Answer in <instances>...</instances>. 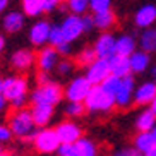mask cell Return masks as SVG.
Masks as SVG:
<instances>
[{"label":"cell","instance_id":"44dd1931","mask_svg":"<svg viewBox=\"0 0 156 156\" xmlns=\"http://www.w3.org/2000/svg\"><path fill=\"white\" fill-rule=\"evenodd\" d=\"M154 125H156V115L153 113L151 108L142 110L136 117V129H137L139 132H151Z\"/></svg>","mask_w":156,"mask_h":156},{"label":"cell","instance_id":"8992f818","mask_svg":"<svg viewBox=\"0 0 156 156\" xmlns=\"http://www.w3.org/2000/svg\"><path fill=\"white\" fill-rule=\"evenodd\" d=\"M93 84L86 79V76H77L74 77L67 87L64 91V96L67 98L69 101H79V103H84V100L87 98L89 91H91Z\"/></svg>","mask_w":156,"mask_h":156},{"label":"cell","instance_id":"d4e9b609","mask_svg":"<svg viewBox=\"0 0 156 156\" xmlns=\"http://www.w3.org/2000/svg\"><path fill=\"white\" fill-rule=\"evenodd\" d=\"M134 147L137 149L139 153H147L151 147H154V141H153L151 132H139L136 137H134Z\"/></svg>","mask_w":156,"mask_h":156},{"label":"cell","instance_id":"f907efd6","mask_svg":"<svg viewBox=\"0 0 156 156\" xmlns=\"http://www.w3.org/2000/svg\"><path fill=\"white\" fill-rule=\"evenodd\" d=\"M2 86H4V79L0 77V93H2Z\"/></svg>","mask_w":156,"mask_h":156},{"label":"cell","instance_id":"3957f363","mask_svg":"<svg viewBox=\"0 0 156 156\" xmlns=\"http://www.w3.org/2000/svg\"><path fill=\"white\" fill-rule=\"evenodd\" d=\"M84 106L91 113H110L115 108V98L110 96L101 86H93L84 100Z\"/></svg>","mask_w":156,"mask_h":156},{"label":"cell","instance_id":"9a60e30c","mask_svg":"<svg viewBox=\"0 0 156 156\" xmlns=\"http://www.w3.org/2000/svg\"><path fill=\"white\" fill-rule=\"evenodd\" d=\"M10 64H12V67H14L16 70L24 72V70H29L33 65L36 64V55H34L31 50L23 48V50H17V51L12 53V57H10Z\"/></svg>","mask_w":156,"mask_h":156},{"label":"cell","instance_id":"8d00e7d4","mask_svg":"<svg viewBox=\"0 0 156 156\" xmlns=\"http://www.w3.org/2000/svg\"><path fill=\"white\" fill-rule=\"evenodd\" d=\"M112 156H142V153H139L136 147H125V149L115 151Z\"/></svg>","mask_w":156,"mask_h":156},{"label":"cell","instance_id":"4fadbf2b","mask_svg":"<svg viewBox=\"0 0 156 156\" xmlns=\"http://www.w3.org/2000/svg\"><path fill=\"white\" fill-rule=\"evenodd\" d=\"M134 23L139 29H147L153 28V24L156 23V5L154 4H144L139 7V10L134 16Z\"/></svg>","mask_w":156,"mask_h":156},{"label":"cell","instance_id":"d6a6232c","mask_svg":"<svg viewBox=\"0 0 156 156\" xmlns=\"http://www.w3.org/2000/svg\"><path fill=\"white\" fill-rule=\"evenodd\" d=\"M110 9H112V0H89V10H93L94 14Z\"/></svg>","mask_w":156,"mask_h":156},{"label":"cell","instance_id":"8fae6325","mask_svg":"<svg viewBox=\"0 0 156 156\" xmlns=\"http://www.w3.org/2000/svg\"><path fill=\"white\" fill-rule=\"evenodd\" d=\"M58 51L53 46H43L41 50L36 53V65L40 72H51L53 69H57L58 64Z\"/></svg>","mask_w":156,"mask_h":156},{"label":"cell","instance_id":"816d5d0a","mask_svg":"<svg viewBox=\"0 0 156 156\" xmlns=\"http://www.w3.org/2000/svg\"><path fill=\"white\" fill-rule=\"evenodd\" d=\"M58 2H69V0H58Z\"/></svg>","mask_w":156,"mask_h":156},{"label":"cell","instance_id":"30bf717a","mask_svg":"<svg viewBox=\"0 0 156 156\" xmlns=\"http://www.w3.org/2000/svg\"><path fill=\"white\" fill-rule=\"evenodd\" d=\"M57 136H58L60 142L62 144H76L79 139L83 137V130L76 122L72 120H65V122H60L55 127Z\"/></svg>","mask_w":156,"mask_h":156},{"label":"cell","instance_id":"f6af8a7d","mask_svg":"<svg viewBox=\"0 0 156 156\" xmlns=\"http://www.w3.org/2000/svg\"><path fill=\"white\" fill-rule=\"evenodd\" d=\"M142 156H156V146H154V147H151L149 151H147V153H144Z\"/></svg>","mask_w":156,"mask_h":156},{"label":"cell","instance_id":"4316f807","mask_svg":"<svg viewBox=\"0 0 156 156\" xmlns=\"http://www.w3.org/2000/svg\"><path fill=\"white\" fill-rule=\"evenodd\" d=\"M23 10L24 16L36 17L43 12V0H23Z\"/></svg>","mask_w":156,"mask_h":156},{"label":"cell","instance_id":"c3c4849f","mask_svg":"<svg viewBox=\"0 0 156 156\" xmlns=\"http://www.w3.org/2000/svg\"><path fill=\"white\" fill-rule=\"evenodd\" d=\"M149 108H151V110H153V113L156 115V98H154V100L151 101V106H149Z\"/></svg>","mask_w":156,"mask_h":156},{"label":"cell","instance_id":"cb8c5ba5","mask_svg":"<svg viewBox=\"0 0 156 156\" xmlns=\"http://www.w3.org/2000/svg\"><path fill=\"white\" fill-rule=\"evenodd\" d=\"M4 28L7 33H17L24 28V14L21 12H9L4 17Z\"/></svg>","mask_w":156,"mask_h":156},{"label":"cell","instance_id":"ac0fdd59","mask_svg":"<svg viewBox=\"0 0 156 156\" xmlns=\"http://www.w3.org/2000/svg\"><path fill=\"white\" fill-rule=\"evenodd\" d=\"M53 112H55V108L51 105H33L31 115L36 127H46L50 124V120L53 119Z\"/></svg>","mask_w":156,"mask_h":156},{"label":"cell","instance_id":"5b68a950","mask_svg":"<svg viewBox=\"0 0 156 156\" xmlns=\"http://www.w3.org/2000/svg\"><path fill=\"white\" fill-rule=\"evenodd\" d=\"M60 139L57 136V130L55 129H40L36 130L34 137H33V146L38 153L41 154H51V153H57L60 147Z\"/></svg>","mask_w":156,"mask_h":156},{"label":"cell","instance_id":"6da1fadb","mask_svg":"<svg viewBox=\"0 0 156 156\" xmlns=\"http://www.w3.org/2000/svg\"><path fill=\"white\" fill-rule=\"evenodd\" d=\"M9 129L12 136L19 139H29L34 137L36 134V124L33 120L31 110L26 108H16L12 113L9 115Z\"/></svg>","mask_w":156,"mask_h":156},{"label":"cell","instance_id":"e0dca14e","mask_svg":"<svg viewBox=\"0 0 156 156\" xmlns=\"http://www.w3.org/2000/svg\"><path fill=\"white\" fill-rule=\"evenodd\" d=\"M108 64H110V74L117 76V77H127L132 74L130 70V62H129V57H122V55H112L108 58Z\"/></svg>","mask_w":156,"mask_h":156},{"label":"cell","instance_id":"f546056e","mask_svg":"<svg viewBox=\"0 0 156 156\" xmlns=\"http://www.w3.org/2000/svg\"><path fill=\"white\" fill-rule=\"evenodd\" d=\"M84 112H86V106H84V103H79V101H69V103L65 105V113L69 115L70 119L81 117Z\"/></svg>","mask_w":156,"mask_h":156},{"label":"cell","instance_id":"681fc988","mask_svg":"<svg viewBox=\"0 0 156 156\" xmlns=\"http://www.w3.org/2000/svg\"><path fill=\"white\" fill-rule=\"evenodd\" d=\"M151 136H153V141H154V146H156V125L153 127V130H151Z\"/></svg>","mask_w":156,"mask_h":156},{"label":"cell","instance_id":"7dc6e473","mask_svg":"<svg viewBox=\"0 0 156 156\" xmlns=\"http://www.w3.org/2000/svg\"><path fill=\"white\" fill-rule=\"evenodd\" d=\"M0 156H14L12 151H7V149H0Z\"/></svg>","mask_w":156,"mask_h":156},{"label":"cell","instance_id":"52a82bcc","mask_svg":"<svg viewBox=\"0 0 156 156\" xmlns=\"http://www.w3.org/2000/svg\"><path fill=\"white\" fill-rule=\"evenodd\" d=\"M136 79L134 76H127L122 77V84H120L119 91L115 94V106L119 108H129L134 103V91H136Z\"/></svg>","mask_w":156,"mask_h":156},{"label":"cell","instance_id":"b9f144b4","mask_svg":"<svg viewBox=\"0 0 156 156\" xmlns=\"http://www.w3.org/2000/svg\"><path fill=\"white\" fill-rule=\"evenodd\" d=\"M50 83V76H48V72H40L38 74V84H46Z\"/></svg>","mask_w":156,"mask_h":156},{"label":"cell","instance_id":"5bb4252c","mask_svg":"<svg viewBox=\"0 0 156 156\" xmlns=\"http://www.w3.org/2000/svg\"><path fill=\"white\" fill-rule=\"evenodd\" d=\"M156 98V83L154 81H146L139 84L134 91V103L139 106L151 105V101Z\"/></svg>","mask_w":156,"mask_h":156},{"label":"cell","instance_id":"ee69618b","mask_svg":"<svg viewBox=\"0 0 156 156\" xmlns=\"http://www.w3.org/2000/svg\"><path fill=\"white\" fill-rule=\"evenodd\" d=\"M9 2H10V0H0V14H2V12H4L5 9H7Z\"/></svg>","mask_w":156,"mask_h":156},{"label":"cell","instance_id":"ffe728a7","mask_svg":"<svg viewBox=\"0 0 156 156\" xmlns=\"http://www.w3.org/2000/svg\"><path fill=\"white\" fill-rule=\"evenodd\" d=\"M136 51V40L132 34H122L115 41V53L122 57H130Z\"/></svg>","mask_w":156,"mask_h":156},{"label":"cell","instance_id":"484cf974","mask_svg":"<svg viewBox=\"0 0 156 156\" xmlns=\"http://www.w3.org/2000/svg\"><path fill=\"white\" fill-rule=\"evenodd\" d=\"M76 146H77L79 156H98L96 144L93 141H89V139H86V137H81L76 142Z\"/></svg>","mask_w":156,"mask_h":156},{"label":"cell","instance_id":"277c9868","mask_svg":"<svg viewBox=\"0 0 156 156\" xmlns=\"http://www.w3.org/2000/svg\"><path fill=\"white\" fill-rule=\"evenodd\" d=\"M64 96L62 87L57 83H46V84H38V87L33 91L31 94V101L33 105H51L55 106L57 103H60Z\"/></svg>","mask_w":156,"mask_h":156},{"label":"cell","instance_id":"7402d4cb","mask_svg":"<svg viewBox=\"0 0 156 156\" xmlns=\"http://www.w3.org/2000/svg\"><path fill=\"white\" fill-rule=\"evenodd\" d=\"M139 48L146 53H154L156 51V28H147L141 33L139 36Z\"/></svg>","mask_w":156,"mask_h":156},{"label":"cell","instance_id":"1f68e13d","mask_svg":"<svg viewBox=\"0 0 156 156\" xmlns=\"http://www.w3.org/2000/svg\"><path fill=\"white\" fill-rule=\"evenodd\" d=\"M64 41H65V40H64V34H62V29H60V26H51L48 43H50L53 48H57L60 43H64Z\"/></svg>","mask_w":156,"mask_h":156},{"label":"cell","instance_id":"bcb514c9","mask_svg":"<svg viewBox=\"0 0 156 156\" xmlns=\"http://www.w3.org/2000/svg\"><path fill=\"white\" fill-rule=\"evenodd\" d=\"M4 48H5V38L0 34V53L4 51Z\"/></svg>","mask_w":156,"mask_h":156},{"label":"cell","instance_id":"f35d334b","mask_svg":"<svg viewBox=\"0 0 156 156\" xmlns=\"http://www.w3.org/2000/svg\"><path fill=\"white\" fill-rule=\"evenodd\" d=\"M58 4H60L58 0H43V12H51V10H55Z\"/></svg>","mask_w":156,"mask_h":156},{"label":"cell","instance_id":"836d02e7","mask_svg":"<svg viewBox=\"0 0 156 156\" xmlns=\"http://www.w3.org/2000/svg\"><path fill=\"white\" fill-rule=\"evenodd\" d=\"M57 153H58V156H79L76 144H60Z\"/></svg>","mask_w":156,"mask_h":156},{"label":"cell","instance_id":"f1b7e54d","mask_svg":"<svg viewBox=\"0 0 156 156\" xmlns=\"http://www.w3.org/2000/svg\"><path fill=\"white\" fill-rule=\"evenodd\" d=\"M96 58L98 57H96L94 48H84V50L79 51V55H77V65H81V67H89Z\"/></svg>","mask_w":156,"mask_h":156},{"label":"cell","instance_id":"9c48e42d","mask_svg":"<svg viewBox=\"0 0 156 156\" xmlns=\"http://www.w3.org/2000/svg\"><path fill=\"white\" fill-rule=\"evenodd\" d=\"M110 76V64L108 58H96L86 70V79L93 86H100Z\"/></svg>","mask_w":156,"mask_h":156},{"label":"cell","instance_id":"4dcf8cb0","mask_svg":"<svg viewBox=\"0 0 156 156\" xmlns=\"http://www.w3.org/2000/svg\"><path fill=\"white\" fill-rule=\"evenodd\" d=\"M67 5H69V9H70L72 14L81 16L89 9V0H69Z\"/></svg>","mask_w":156,"mask_h":156},{"label":"cell","instance_id":"603a6c76","mask_svg":"<svg viewBox=\"0 0 156 156\" xmlns=\"http://www.w3.org/2000/svg\"><path fill=\"white\" fill-rule=\"evenodd\" d=\"M94 19V28L101 29V31H108L110 28H113L115 23H117V16H115L113 10H103V12H98V14L93 16Z\"/></svg>","mask_w":156,"mask_h":156},{"label":"cell","instance_id":"7bdbcfd3","mask_svg":"<svg viewBox=\"0 0 156 156\" xmlns=\"http://www.w3.org/2000/svg\"><path fill=\"white\" fill-rule=\"evenodd\" d=\"M149 77L156 83V64H153L151 67H149Z\"/></svg>","mask_w":156,"mask_h":156},{"label":"cell","instance_id":"2e32d148","mask_svg":"<svg viewBox=\"0 0 156 156\" xmlns=\"http://www.w3.org/2000/svg\"><path fill=\"white\" fill-rule=\"evenodd\" d=\"M50 29H51V24L48 21H38V23H34L31 26V29H29V40H31V43L36 46H43L45 43H48Z\"/></svg>","mask_w":156,"mask_h":156},{"label":"cell","instance_id":"7a4b0ae2","mask_svg":"<svg viewBox=\"0 0 156 156\" xmlns=\"http://www.w3.org/2000/svg\"><path fill=\"white\" fill-rule=\"evenodd\" d=\"M2 94L14 108H23L28 100V81L23 76H9L4 79Z\"/></svg>","mask_w":156,"mask_h":156},{"label":"cell","instance_id":"83f0119b","mask_svg":"<svg viewBox=\"0 0 156 156\" xmlns=\"http://www.w3.org/2000/svg\"><path fill=\"white\" fill-rule=\"evenodd\" d=\"M120 84H122V79L117 77V76H113V74H110V76H108V77H106L105 81L100 84V86L103 87V89H105L110 96L115 98V94H117V91H119Z\"/></svg>","mask_w":156,"mask_h":156},{"label":"cell","instance_id":"74e56055","mask_svg":"<svg viewBox=\"0 0 156 156\" xmlns=\"http://www.w3.org/2000/svg\"><path fill=\"white\" fill-rule=\"evenodd\" d=\"M57 51H58V55H70V51H72V48H70V43L69 41H64L60 43L58 46H57Z\"/></svg>","mask_w":156,"mask_h":156},{"label":"cell","instance_id":"d590c367","mask_svg":"<svg viewBox=\"0 0 156 156\" xmlns=\"http://www.w3.org/2000/svg\"><path fill=\"white\" fill-rule=\"evenodd\" d=\"M10 139H12V132H10L9 125H2L0 124V144L9 142Z\"/></svg>","mask_w":156,"mask_h":156},{"label":"cell","instance_id":"60d3db41","mask_svg":"<svg viewBox=\"0 0 156 156\" xmlns=\"http://www.w3.org/2000/svg\"><path fill=\"white\" fill-rule=\"evenodd\" d=\"M7 106H9V101H7V98L0 93V115L5 113V110H7Z\"/></svg>","mask_w":156,"mask_h":156},{"label":"cell","instance_id":"ab89813d","mask_svg":"<svg viewBox=\"0 0 156 156\" xmlns=\"http://www.w3.org/2000/svg\"><path fill=\"white\" fill-rule=\"evenodd\" d=\"M83 28H84V33L91 31L94 28V19H93V16H84L83 17Z\"/></svg>","mask_w":156,"mask_h":156},{"label":"cell","instance_id":"e575fe53","mask_svg":"<svg viewBox=\"0 0 156 156\" xmlns=\"http://www.w3.org/2000/svg\"><path fill=\"white\" fill-rule=\"evenodd\" d=\"M72 69H74V65L70 60H62V62L57 64V70H58L60 76H69L72 72Z\"/></svg>","mask_w":156,"mask_h":156},{"label":"cell","instance_id":"ba28073f","mask_svg":"<svg viewBox=\"0 0 156 156\" xmlns=\"http://www.w3.org/2000/svg\"><path fill=\"white\" fill-rule=\"evenodd\" d=\"M60 29H62V34H64V40L65 41H76L81 34L84 33L83 28V17L81 16H76V14H70L62 21L60 24Z\"/></svg>","mask_w":156,"mask_h":156},{"label":"cell","instance_id":"d6986e66","mask_svg":"<svg viewBox=\"0 0 156 156\" xmlns=\"http://www.w3.org/2000/svg\"><path fill=\"white\" fill-rule=\"evenodd\" d=\"M129 62H130V70H132V74H142L151 67L149 53H146V51H142V50L134 51L132 55L129 57Z\"/></svg>","mask_w":156,"mask_h":156},{"label":"cell","instance_id":"7c38bea8","mask_svg":"<svg viewBox=\"0 0 156 156\" xmlns=\"http://www.w3.org/2000/svg\"><path fill=\"white\" fill-rule=\"evenodd\" d=\"M115 41H117V38L112 33L105 31L103 34H100L93 46L98 58H110L112 55H115Z\"/></svg>","mask_w":156,"mask_h":156}]
</instances>
